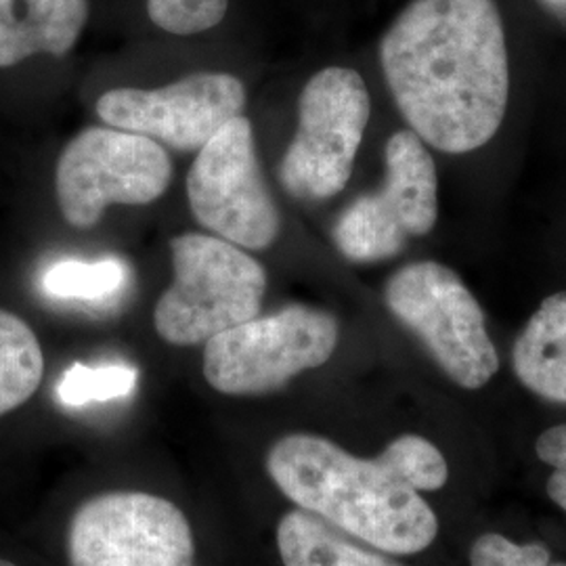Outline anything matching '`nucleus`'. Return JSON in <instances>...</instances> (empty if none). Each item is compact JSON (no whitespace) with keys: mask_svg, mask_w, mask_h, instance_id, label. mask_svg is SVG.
<instances>
[{"mask_svg":"<svg viewBox=\"0 0 566 566\" xmlns=\"http://www.w3.org/2000/svg\"><path fill=\"white\" fill-rule=\"evenodd\" d=\"M470 566H566L552 563L546 546L514 544L500 533L481 535L470 549Z\"/></svg>","mask_w":566,"mask_h":566,"instance_id":"20","label":"nucleus"},{"mask_svg":"<svg viewBox=\"0 0 566 566\" xmlns=\"http://www.w3.org/2000/svg\"><path fill=\"white\" fill-rule=\"evenodd\" d=\"M266 470L296 506L390 554H418L439 521L385 458L361 460L315 434H287L271 447Z\"/></svg>","mask_w":566,"mask_h":566,"instance_id":"2","label":"nucleus"},{"mask_svg":"<svg viewBox=\"0 0 566 566\" xmlns=\"http://www.w3.org/2000/svg\"><path fill=\"white\" fill-rule=\"evenodd\" d=\"M172 164L163 145L120 128H86L67 143L57 163L55 189L67 223L88 229L107 206H142L163 196Z\"/></svg>","mask_w":566,"mask_h":566,"instance_id":"7","label":"nucleus"},{"mask_svg":"<svg viewBox=\"0 0 566 566\" xmlns=\"http://www.w3.org/2000/svg\"><path fill=\"white\" fill-rule=\"evenodd\" d=\"M535 453L554 472L547 479V495L566 512V424L547 428L535 443Z\"/></svg>","mask_w":566,"mask_h":566,"instance_id":"21","label":"nucleus"},{"mask_svg":"<svg viewBox=\"0 0 566 566\" xmlns=\"http://www.w3.org/2000/svg\"><path fill=\"white\" fill-rule=\"evenodd\" d=\"M245 88L223 72L191 74L163 88H116L97 102L105 124L163 142L179 151H200L227 122L242 116Z\"/></svg>","mask_w":566,"mask_h":566,"instance_id":"11","label":"nucleus"},{"mask_svg":"<svg viewBox=\"0 0 566 566\" xmlns=\"http://www.w3.org/2000/svg\"><path fill=\"white\" fill-rule=\"evenodd\" d=\"M187 198L198 223L221 240L264 250L280 235V212L264 185L252 124L227 122L198 151L187 177Z\"/></svg>","mask_w":566,"mask_h":566,"instance_id":"9","label":"nucleus"},{"mask_svg":"<svg viewBox=\"0 0 566 566\" xmlns=\"http://www.w3.org/2000/svg\"><path fill=\"white\" fill-rule=\"evenodd\" d=\"M385 301L455 385L479 390L495 376L485 313L455 271L434 261L405 264L386 283Z\"/></svg>","mask_w":566,"mask_h":566,"instance_id":"4","label":"nucleus"},{"mask_svg":"<svg viewBox=\"0 0 566 566\" xmlns=\"http://www.w3.org/2000/svg\"><path fill=\"white\" fill-rule=\"evenodd\" d=\"M193 535L172 502L116 491L84 502L70 523V566H193Z\"/></svg>","mask_w":566,"mask_h":566,"instance_id":"10","label":"nucleus"},{"mask_svg":"<svg viewBox=\"0 0 566 566\" xmlns=\"http://www.w3.org/2000/svg\"><path fill=\"white\" fill-rule=\"evenodd\" d=\"M175 282L156 304L154 324L166 343L193 346L259 317L266 273L240 245L185 233L170 243Z\"/></svg>","mask_w":566,"mask_h":566,"instance_id":"3","label":"nucleus"},{"mask_svg":"<svg viewBox=\"0 0 566 566\" xmlns=\"http://www.w3.org/2000/svg\"><path fill=\"white\" fill-rule=\"evenodd\" d=\"M130 271L118 259L57 261L41 275L44 296L61 303L107 304L118 298L128 285Z\"/></svg>","mask_w":566,"mask_h":566,"instance_id":"16","label":"nucleus"},{"mask_svg":"<svg viewBox=\"0 0 566 566\" xmlns=\"http://www.w3.org/2000/svg\"><path fill=\"white\" fill-rule=\"evenodd\" d=\"M0 566H18V565H13V563H9V560H0Z\"/></svg>","mask_w":566,"mask_h":566,"instance_id":"23","label":"nucleus"},{"mask_svg":"<svg viewBox=\"0 0 566 566\" xmlns=\"http://www.w3.org/2000/svg\"><path fill=\"white\" fill-rule=\"evenodd\" d=\"M380 455L418 493L437 491L449 479V465L443 453L418 434H403L395 439Z\"/></svg>","mask_w":566,"mask_h":566,"instance_id":"18","label":"nucleus"},{"mask_svg":"<svg viewBox=\"0 0 566 566\" xmlns=\"http://www.w3.org/2000/svg\"><path fill=\"white\" fill-rule=\"evenodd\" d=\"M44 357L32 327L0 308V416L25 403L42 382Z\"/></svg>","mask_w":566,"mask_h":566,"instance_id":"15","label":"nucleus"},{"mask_svg":"<svg viewBox=\"0 0 566 566\" xmlns=\"http://www.w3.org/2000/svg\"><path fill=\"white\" fill-rule=\"evenodd\" d=\"M139 371L133 365L102 364L95 367L74 364L65 369L57 385V401L63 407L105 403L133 395Z\"/></svg>","mask_w":566,"mask_h":566,"instance_id":"17","label":"nucleus"},{"mask_svg":"<svg viewBox=\"0 0 566 566\" xmlns=\"http://www.w3.org/2000/svg\"><path fill=\"white\" fill-rule=\"evenodd\" d=\"M385 160L380 191L357 198L334 227L338 250L353 263L397 256L439 219L437 166L426 143L413 130H397L386 143Z\"/></svg>","mask_w":566,"mask_h":566,"instance_id":"8","label":"nucleus"},{"mask_svg":"<svg viewBox=\"0 0 566 566\" xmlns=\"http://www.w3.org/2000/svg\"><path fill=\"white\" fill-rule=\"evenodd\" d=\"M336 344L338 324L329 313L292 304L210 338L203 378L223 395H266L327 364Z\"/></svg>","mask_w":566,"mask_h":566,"instance_id":"5","label":"nucleus"},{"mask_svg":"<svg viewBox=\"0 0 566 566\" xmlns=\"http://www.w3.org/2000/svg\"><path fill=\"white\" fill-rule=\"evenodd\" d=\"M518 380L542 399L566 403V292L547 296L512 348Z\"/></svg>","mask_w":566,"mask_h":566,"instance_id":"13","label":"nucleus"},{"mask_svg":"<svg viewBox=\"0 0 566 566\" xmlns=\"http://www.w3.org/2000/svg\"><path fill=\"white\" fill-rule=\"evenodd\" d=\"M277 547L283 566H401L344 539L304 510L283 516Z\"/></svg>","mask_w":566,"mask_h":566,"instance_id":"14","label":"nucleus"},{"mask_svg":"<svg viewBox=\"0 0 566 566\" xmlns=\"http://www.w3.org/2000/svg\"><path fill=\"white\" fill-rule=\"evenodd\" d=\"M549 11H554L558 18L566 20V0H542Z\"/></svg>","mask_w":566,"mask_h":566,"instance_id":"22","label":"nucleus"},{"mask_svg":"<svg viewBox=\"0 0 566 566\" xmlns=\"http://www.w3.org/2000/svg\"><path fill=\"white\" fill-rule=\"evenodd\" d=\"M86 21L88 0H0V67L70 53Z\"/></svg>","mask_w":566,"mask_h":566,"instance_id":"12","label":"nucleus"},{"mask_svg":"<svg viewBox=\"0 0 566 566\" xmlns=\"http://www.w3.org/2000/svg\"><path fill=\"white\" fill-rule=\"evenodd\" d=\"M405 122L443 154L495 137L510 102V60L495 0H413L380 42Z\"/></svg>","mask_w":566,"mask_h":566,"instance_id":"1","label":"nucleus"},{"mask_svg":"<svg viewBox=\"0 0 566 566\" xmlns=\"http://www.w3.org/2000/svg\"><path fill=\"white\" fill-rule=\"evenodd\" d=\"M371 114V99L359 72L325 67L304 84L298 130L283 156V187L301 200H327L353 175Z\"/></svg>","mask_w":566,"mask_h":566,"instance_id":"6","label":"nucleus"},{"mask_svg":"<svg viewBox=\"0 0 566 566\" xmlns=\"http://www.w3.org/2000/svg\"><path fill=\"white\" fill-rule=\"evenodd\" d=\"M229 0H147V15L160 30L191 36L217 28L227 15Z\"/></svg>","mask_w":566,"mask_h":566,"instance_id":"19","label":"nucleus"}]
</instances>
